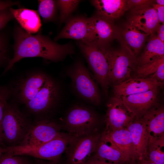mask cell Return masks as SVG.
Masks as SVG:
<instances>
[{"label":"cell","mask_w":164,"mask_h":164,"mask_svg":"<svg viewBox=\"0 0 164 164\" xmlns=\"http://www.w3.org/2000/svg\"><path fill=\"white\" fill-rule=\"evenodd\" d=\"M13 37L14 56L9 60L3 73L24 58L40 57L56 62L74 53V47L70 42L60 44L47 36L29 33L19 26L15 27Z\"/></svg>","instance_id":"obj_1"},{"label":"cell","mask_w":164,"mask_h":164,"mask_svg":"<svg viewBox=\"0 0 164 164\" xmlns=\"http://www.w3.org/2000/svg\"><path fill=\"white\" fill-rule=\"evenodd\" d=\"M78 45L103 93L107 95L111 85L108 77L109 45H101L93 41H78Z\"/></svg>","instance_id":"obj_2"},{"label":"cell","mask_w":164,"mask_h":164,"mask_svg":"<svg viewBox=\"0 0 164 164\" xmlns=\"http://www.w3.org/2000/svg\"><path fill=\"white\" fill-rule=\"evenodd\" d=\"M72 138L69 134L60 133L50 141L37 147L12 146L4 148V151L5 152L13 156L26 155L50 161L58 162Z\"/></svg>","instance_id":"obj_3"},{"label":"cell","mask_w":164,"mask_h":164,"mask_svg":"<svg viewBox=\"0 0 164 164\" xmlns=\"http://www.w3.org/2000/svg\"><path fill=\"white\" fill-rule=\"evenodd\" d=\"M68 74L73 87L80 96L93 104H100L101 98L97 85L82 62L77 61Z\"/></svg>","instance_id":"obj_4"},{"label":"cell","mask_w":164,"mask_h":164,"mask_svg":"<svg viewBox=\"0 0 164 164\" xmlns=\"http://www.w3.org/2000/svg\"><path fill=\"white\" fill-rule=\"evenodd\" d=\"M108 77L111 84L117 85L131 78L136 59L124 48L113 50L108 53Z\"/></svg>","instance_id":"obj_5"},{"label":"cell","mask_w":164,"mask_h":164,"mask_svg":"<svg viewBox=\"0 0 164 164\" xmlns=\"http://www.w3.org/2000/svg\"><path fill=\"white\" fill-rule=\"evenodd\" d=\"M97 123V117L92 111L81 107H77L71 110L65 120L69 134L73 138L94 133Z\"/></svg>","instance_id":"obj_6"},{"label":"cell","mask_w":164,"mask_h":164,"mask_svg":"<svg viewBox=\"0 0 164 164\" xmlns=\"http://www.w3.org/2000/svg\"><path fill=\"white\" fill-rule=\"evenodd\" d=\"M25 118L15 106L8 104L5 110L1 127L2 140L10 143L15 142L24 138L26 132Z\"/></svg>","instance_id":"obj_7"},{"label":"cell","mask_w":164,"mask_h":164,"mask_svg":"<svg viewBox=\"0 0 164 164\" xmlns=\"http://www.w3.org/2000/svg\"><path fill=\"white\" fill-rule=\"evenodd\" d=\"M101 137L94 133L72 137L66 150L68 164H85L95 151Z\"/></svg>","instance_id":"obj_8"},{"label":"cell","mask_w":164,"mask_h":164,"mask_svg":"<svg viewBox=\"0 0 164 164\" xmlns=\"http://www.w3.org/2000/svg\"><path fill=\"white\" fill-rule=\"evenodd\" d=\"M60 133L59 126L54 122L47 120L40 121L28 130L21 145L37 147L50 141Z\"/></svg>","instance_id":"obj_9"},{"label":"cell","mask_w":164,"mask_h":164,"mask_svg":"<svg viewBox=\"0 0 164 164\" xmlns=\"http://www.w3.org/2000/svg\"><path fill=\"white\" fill-rule=\"evenodd\" d=\"M107 106L105 115L107 129L114 130L125 128L135 118L125 106L121 98L114 96Z\"/></svg>","instance_id":"obj_10"},{"label":"cell","mask_w":164,"mask_h":164,"mask_svg":"<svg viewBox=\"0 0 164 164\" xmlns=\"http://www.w3.org/2000/svg\"><path fill=\"white\" fill-rule=\"evenodd\" d=\"M66 22L64 27L55 38V40L70 39L79 41H91L89 18L84 16H76L70 17Z\"/></svg>","instance_id":"obj_11"},{"label":"cell","mask_w":164,"mask_h":164,"mask_svg":"<svg viewBox=\"0 0 164 164\" xmlns=\"http://www.w3.org/2000/svg\"><path fill=\"white\" fill-rule=\"evenodd\" d=\"M89 18L91 31V41L108 45L112 40L120 38V32L114 22L97 14Z\"/></svg>","instance_id":"obj_12"},{"label":"cell","mask_w":164,"mask_h":164,"mask_svg":"<svg viewBox=\"0 0 164 164\" xmlns=\"http://www.w3.org/2000/svg\"><path fill=\"white\" fill-rule=\"evenodd\" d=\"M157 88L147 91L121 97L127 109L136 118H141L156 104Z\"/></svg>","instance_id":"obj_13"},{"label":"cell","mask_w":164,"mask_h":164,"mask_svg":"<svg viewBox=\"0 0 164 164\" xmlns=\"http://www.w3.org/2000/svg\"><path fill=\"white\" fill-rule=\"evenodd\" d=\"M163 83L158 82L153 78H131L113 86L114 96L121 98L159 88Z\"/></svg>","instance_id":"obj_14"},{"label":"cell","mask_w":164,"mask_h":164,"mask_svg":"<svg viewBox=\"0 0 164 164\" xmlns=\"http://www.w3.org/2000/svg\"><path fill=\"white\" fill-rule=\"evenodd\" d=\"M132 138L135 158L140 160L146 156L149 140V134L142 118H135L126 126Z\"/></svg>","instance_id":"obj_15"},{"label":"cell","mask_w":164,"mask_h":164,"mask_svg":"<svg viewBox=\"0 0 164 164\" xmlns=\"http://www.w3.org/2000/svg\"><path fill=\"white\" fill-rule=\"evenodd\" d=\"M58 88L55 82L48 77L44 85L34 98L26 104L31 111L40 112L49 108L56 99Z\"/></svg>","instance_id":"obj_16"},{"label":"cell","mask_w":164,"mask_h":164,"mask_svg":"<svg viewBox=\"0 0 164 164\" xmlns=\"http://www.w3.org/2000/svg\"><path fill=\"white\" fill-rule=\"evenodd\" d=\"M131 13L129 24L148 36L154 34L159 24L155 9L152 7Z\"/></svg>","instance_id":"obj_17"},{"label":"cell","mask_w":164,"mask_h":164,"mask_svg":"<svg viewBox=\"0 0 164 164\" xmlns=\"http://www.w3.org/2000/svg\"><path fill=\"white\" fill-rule=\"evenodd\" d=\"M101 136L112 141L128 161L135 159L131 135L126 128L114 130L106 128Z\"/></svg>","instance_id":"obj_18"},{"label":"cell","mask_w":164,"mask_h":164,"mask_svg":"<svg viewBox=\"0 0 164 164\" xmlns=\"http://www.w3.org/2000/svg\"><path fill=\"white\" fill-rule=\"evenodd\" d=\"M120 35L123 48L136 59L148 35L128 23Z\"/></svg>","instance_id":"obj_19"},{"label":"cell","mask_w":164,"mask_h":164,"mask_svg":"<svg viewBox=\"0 0 164 164\" xmlns=\"http://www.w3.org/2000/svg\"><path fill=\"white\" fill-rule=\"evenodd\" d=\"M90 2L96 8L97 14L113 22L127 11L125 0H94Z\"/></svg>","instance_id":"obj_20"},{"label":"cell","mask_w":164,"mask_h":164,"mask_svg":"<svg viewBox=\"0 0 164 164\" xmlns=\"http://www.w3.org/2000/svg\"><path fill=\"white\" fill-rule=\"evenodd\" d=\"M9 9L14 18L26 32L32 34L39 30L41 24L37 11L24 8L14 9L10 7Z\"/></svg>","instance_id":"obj_21"},{"label":"cell","mask_w":164,"mask_h":164,"mask_svg":"<svg viewBox=\"0 0 164 164\" xmlns=\"http://www.w3.org/2000/svg\"><path fill=\"white\" fill-rule=\"evenodd\" d=\"M94 152L92 157L99 160L119 163L128 161L112 141L101 136Z\"/></svg>","instance_id":"obj_22"},{"label":"cell","mask_w":164,"mask_h":164,"mask_svg":"<svg viewBox=\"0 0 164 164\" xmlns=\"http://www.w3.org/2000/svg\"><path fill=\"white\" fill-rule=\"evenodd\" d=\"M48 77L42 73H36L28 77L19 86V95L26 104L33 99L44 85Z\"/></svg>","instance_id":"obj_23"},{"label":"cell","mask_w":164,"mask_h":164,"mask_svg":"<svg viewBox=\"0 0 164 164\" xmlns=\"http://www.w3.org/2000/svg\"><path fill=\"white\" fill-rule=\"evenodd\" d=\"M146 125L149 135H163L164 109L163 106L155 104L142 117Z\"/></svg>","instance_id":"obj_24"},{"label":"cell","mask_w":164,"mask_h":164,"mask_svg":"<svg viewBox=\"0 0 164 164\" xmlns=\"http://www.w3.org/2000/svg\"><path fill=\"white\" fill-rule=\"evenodd\" d=\"M163 56H164V43L153 34L150 35L143 52L136 62L138 66H141Z\"/></svg>","instance_id":"obj_25"},{"label":"cell","mask_w":164,"mask_h":164,"mask_svg":"<svg viewBox=\"0 0 164 164\" xmlns=\"http://www.w3.org/2000/svg\"><path fill=\"white\" fill-rule=\"evenodd\" d=\"M164 136L159 138L150 136L149 137L148 150L149 161L156 164H164V152L161 149L164 147Z\"/></svg>","instance_id":"obj_26"},{"label":"cell","mask_w":164,"mask_h":164,"mask_svg":"<svg viewBox=\"0 0 164 164\" xmlns=\"http://www.w3.org/2000/svg\"><path fill=\"white\" fill-rule=\"evenodd\" d=\"M38 12L43 21L47 22L53 21L55 18L58 8L56 1L38 0Z\"/></svg>","instance_id":"obj_27"},{"label":"cell","mask_w":164,"mask_h":164,"mask_svg":"<svg viewBox=\"0 0 164 164\" xmlns=\"http://www.w3.org/2000/svg\"><path fill=\"white\" fill-rule=\"evenodd\" d=\"M80 1L78 0H58L56 1L60 11V23L66 22L76 9Z\"/></svg>","instance_id":"obj_28"},{"label":"cell","mask_w":164,"mask_h":164,"mask_svg":"<svg viewBox=\"0 0 164 164\" xmlns=\"http://www.w3.org/2000/svg\"><path fill=\"white\" fill-rule=\"evenodd\" d=\"M164 63V56L141 66H137L134 70L137 78H146L154 73L162 64Z\"/></svg>","instance_id":"obj_29"},{"label":"cell","mask_w":164,"mask_h":164,"mask_svg":"<svg viewBox=\"0 0 164 164\" xmlns=\"http://www.w3.org/2000/svg\"><path fill=\"white\" fill-rule=\"evenodd\" d=\"M155 0H127V10L131 12L140 10L152 7Z\"/></svg>","instance_id":"obj_30"},{"label":"cell","mask_w":164,"mask_h":164,"mask_svg":"<svg viewBox=\"0 0 164 164\" xmlns=\"http://www.w3.org/2000/svg\"><path fill=\"white\" fill-rule=\"evenodd\" d=\"M9 94L7 89L0 86V143L2 141L1 134V125L5 110L8 105L7 101Z\"/></svg>","instance_id":"obj_31"},{"label":"cell","mask_w":164,"mask_h":164,"mask_svg":"<svg viewBox=\"0 0 164 164\" xmlns=\"http://www.w3.org/2000/svg\"><path fill=\"white\" fill-rule=\"evenodd\" d=\"M0 157V164H30L27 161L19 156L12 155L6 152Z\"/></svg>","instance_id":"obj_32"},{"label":"cell","mask_w":164,"mask_h":164,"mask_svg":"<svg viewBox=\"0 0 164 164\" xmlns=\"http://www.w3.org/2000/svg\"><path fill=\"white\" fill-rule=\"evenodd\" d=\"M8 43L6 36L0 33V66L7 59Z\"/></svg>","instance_id":"obj_33"},{"label":"cell","mask_w":164,"mask_h":164,"mask_svg":"<svg viewBox=\"0 0 164 164\" xmlns=\"http://www.w3.org/2000/svg\"><path fill=\"white\" fill-rule=\"evenodd\" d=\"M9 8L0 11V30L3 29L9 22L14 18Z\"/></svg>","instance_id":"obj_34"},{"label":"cell","mask_w":164,"mask_h":164,"mask_svg":"<svg viewBox=\"0 0 164 164\" xmlns=\"http://www.w3.org/2000/svg\"><path fill=\"white\" fill-rule=\"evenodd\" d=\"M158 82L163 83L164 80V63L159 67L156 71L150 76Z\"/></svg>","instance_id":"obj_35"},{"label":"cell","mask_w":164,"mask_h":164,"mask_svg":"<svg viewBox=\"0 0 164 164\" xmlns=\"http://www.w3.org/2000/svg\"><path fill=\"white\" fill-rule=\"evenodd\" d=\"M152 7L156 10L159 23H164V5H161L155 3Z\"/></svg>","instance_id":"obj_36"},{"label":"cell","mask_w":164,"mask_h":164,"mask_svg":"<svg viewBox=\"0 0 164 164\" xmlns=\"http://www.w3.org/2000/svg\"><path fill=\"white\" fill-rule=\"evenodd\" d=\"M19 4L18 2L0 0V11L9 8L11 6Z\"/></svg>","instance_id":"obj_37"},{"label":"cell","mask_w":164,"mask_h":164,"mask_svg":"<svg viewBox=\"0 0 164 164\" xmlns=\"http://www.w3.org/2000/svg\"><path fill=\"white\" fill-rule=\"evenodd\" d=\"M155 31L158 38L164 43V23H159Z\"/></svg>","instance_id":"obj_38"},{"label":"cell","mask_w":164,"mask_h":164,"mask_svg":"<svg viewBox=\"0 0 164 164\" xmlns=\"http://www.w3.org/2000/svg\"><path fill=\"white\" fill-rule=\"evenodd\" d=\"M85 164H120V163L105 162L90 157Z\"/></svg>","instance_id":"obj_39"},{"label":"cell","mask_w":164,"mask_h":164,"mask_svg":"<svg viewBox=\"0 0 164 164\" xmlns=\"http://www.w3.org/2000/svg\"><path fill=\"white\" fill-rule=\"evenodd\" d=\"M35 164H58V162L49 161L48 162L44 161L42 160H38Z\"/></svg>","instance_id":"obj_40"},{"label":"cell","mask_w":164,"mask_h":164,"mask_svg":"<svg viewBox=\"0 0 164 164\" xmlns=\"http://www.w3.org/2000/svg\"><path fill=\"white\" fill-rule=\"evenodd\" d=\"M140 161L141 164H156L149 160H146L145 159H143Z\"/></svg>","instance_id":"obj_41"},{"label":"cell","mask_w":164,"mask_h":164,"mask_svg":"<svg viewBox=\"0 0 164 164\" xmlns=\"http://www.w3.org/2000/svg\"><path fill=\"white\" fill-rule=\"evenodd\" d=\"M156 4L161 5H164V0H155Z\"/></svg>","instance_id":"obj_42"},{"label":"cell","mask_w":164,"mask_h":164,"mask_svg":"<svg viewBox=\"0 0 164 164\" xmlns=\"http://www.w3.org/2000/svg\"><path fill=\"white\" fill-rule=\"evenodd\" d=\"M4 152V148H2L0 146V157Z\"/></svg>","instance_id":"obj_43"}]
</instances>
